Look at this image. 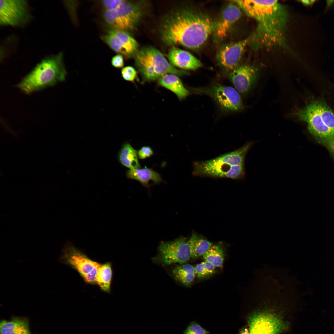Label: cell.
<instances>
[{
    "label": "cell",
    "mask_w": 334,
    "mask_h": 334,
    "mask_svg": "<svg viewBox=\"0 0 334 334\" xmlns=\"http://www.w3.org/2000/svg\"><path fill=\"white\" fill-rule=\"evenodd\" d=\"M253 306L247 317L250 334H281L289 328L287 317L300 294L293 282L280 275L262 273L252 281Z\"/></svg>",
    "instance_id": "cell-1"
},
{
    "label": "cell",
    "mask_w": 334,
    "mask_h": 334,
    "mask_svg": "<svg viewBox=\"0 0 334 334\" xmlns=\"http://www.w3.org/2000/svg\"><path fill=\"white\" fill-rule=\"evenodd\" d=\"M256 23L250 40L255 49L282 46L286 40L288 14L285 6L277 0H235Z\"/></svg>",
    "instance_id": "cell-2"
},
{
    "label": "cell",
    "mask_w": 334,
    "mask_h": 334,
    "mask_svg": "<svg viewBox=\"0 0 334 334\" xmlns=\"http://www.w3.org/2000/svg\"><path fill=\"white\" fill-rule=\"evenodd\" d=\"M215 21L203 12L189 8L175 10L164 19L161 36L168 45H181L197 49L213 33Z\"/></svg>",
    "instance_id": "cell-3"
},
{
    "label": "cell",
    "mask_w": 334,
    "mask_h": 334,
    "mask_svg": "<svg viewBox=\"0 0 334 334\" xmlns=\"http://www.w3.org/2000/svg\"><path fill=\"white\" fill-rule=\"evenodd\" d=\"M254 143L249 142L234 151L209 160L193 163V175L234 179L245 176L244 162L248 151Z\"/></svg>",
    "instance_id": "cell-4"
},
{
    "label": "cell",
    "mask_w": 334,
    "mask_h": 334,
    "mask_svg": "<svg viewBox=\"0 0 334 334\" xmlns=\"http://www.w3.org/2000/svg\"><path fill=\"white\" fill-rule=\"evenodd\" d=\"M66 75L63 54L60 52L42 59L23 79L17 87L24 93L30 94L64 81Z\"/></svg>",
    "instance_id": "cell-5"
},
{
    "label": "cell",
    "mask_w": 334,
    "mask_h": 334,
    "mask_svg": "<svg viewBox=\"0 0 334 334\" xmlns=\"http://www.w3.org/2000/svg\"><path fill=\"white\" fill-rule=\"evenodd\" d=\"M295 114L306 123L310 132L319 140L334 135V112L324 102L312 101Z\"/></svg>",
    "instance_id": "cell-6"
},
{
    "label": "cell",
    "mask_w": 334,
    "mask_h": 334,
    "mask_svg": "<svg viewBox=\"0 0 334 334\" xmlns=\"http://www.w3.org/2000/svg\"><path fill=\"white\" fill-rule=\"evenodd\" d=\"M135 57V65L143 83L159 79L168 74L178 76L188 74L187 72L173 67L158 50L153 47L143 48L138 51Z\"/></svg>",
    "instance_id": "cell-7"
},
{
    "label": "cell",
    "mask_w": 334,
    "mask_h": 334,
    "mask_svg": "<svg viewBox=\"0 0 334 334\" xmlns=\"http://www.w3.org/2000/svg\"><path fill=\"white\" fill-rule=\"evenodd\" d=\"M61 260L76 270L87 283L96 284L98 269L101 264L89 258L69 242L63 247Z\"/></svg>",
    "instance_id": "cell-8"
},
{
    "label": "cell",
    "mask_w": 334,
    "mask_h": 334,
    "mask_svg": "<svg viewBox=\"0 0 334 334\" xmlns=\"http://www.w3.org/2000/svg\"><path fill=\"white\" fill-rule=\"evenodd\" d=\"M191 258L188 241L184 238L180 237L172 241L161 242L158 247V254L153 260L164 265L174 263L183 264Z\"/></svg>",
    "instance_id": "cell-9"
},
{
    "label": "cell",
    "mask_w": 334,
    "mask_h": 334,
    "mask_svg": "<svg viewBox=\"0 0 334 334\" xmlns=\"http://www.w3.org/2000/svg\"><path fill=\"white\" fill-rule=\"evenodd\" d=\"M31 18V15L26 1H0L1 25L21 26L27 23Z\"/></svg>",
    "instance_id": "cell-10"
},
{
    "label": "cell",
    "mask_w": 334,
    "mask_h": 334,
    "mask_svg": "<svg viewBox=\"0 0 334 334\" xmlns=\"http://www.w3.org/2000/svg\"><path fill=\"white\" fill-rule=\"evenodd\" d=\"M112 10V24L113 29L126 32L135 29L142 15V8L139 3L125 0Z\"/></svg>",
    "instance_id": "cell-11"
},
{
    "label": "cell",
    "mask_w": 334,
    "mask_h": 334,
    "mask_svg": "<svg viewBox=\"0 0 334 334\" xmlns=\"http://www.w3.org/2000/svg\"><path fill=\"white\" fill-rule=\"evenodd\" d=\"M195 91L207 94L212 97L223 110L236 111L242 109V99L238 92L234 88L219 84L207 88H195Z\"/></svg>",
    "instance_id": "cell-12"
},
{
    "label": "cell",
    "mask_w": 334,
    "mask_h": 334,
    "mask_svg": "<svg viewBox=\"0 0 334 334\" xmlns=\"http://www.w3.org/2000/svg\"><path fill=\"white\" fill-rule=\"evenodd\" d=\"M249 39L225 44L219 49L216 54L217 61L224 69L231 71L239 66Z\"/></svg>",
    "instance_id": "cell-13"
},
{
    "label": "cell",
    "mask_w": 334,
    "mask_h": 334,
    "mask_svg": "<svg viewBox=\"0 0 334 334\" xmlns=\"http://www.w3.org/2000/svg\"><path fill=\"white\" fill-rule=\"evenodd\" d=\"M242 13L239 7L233 3L228 4L215 21L214 34L215 39L221 41L227 36L233 25L240 18Z\"/></svg>",
    "instance_id": "cell-14"
},
{
    "label": "cell",
    "mask_w": 334,
    "mask_h": 334,
    "mask_svg": "<svg viewBox=\"0 0 334 334\" xmlns=\"http://www.w3.org/2000/svg\"><path fill=\"white\" fill-rule=\"evenodd\" d=\"M258 74V70L255 67L244 65L231 71L229 77L235 88L239 92L245 93L254 83Z\"/></svg>",
    "instance_id": "cell-15"
},
{
    "label": "cell",
    "mask_w": 334,
    "mask_h": 334,
    "mask_svg": "<svg viewBox=\"0 0 334 334\" xmlns=\"http://www.w3.org/2000/svg\"><path fill=\"white\" fill-rule=\"evenodd\" d=\"M167 57L171 64L181 69L195 70L202 65L201 62L190 53L174 46L169 50Z\"/></svg>",
    "instance_id": "cell-16"
},
{
    "label": "cell",
    "mask_w": 334,
    "mask_h": 334,
    "mask_svg": "<svg viewBox=\"0 0 334 334\" xmlns=\"http://www.w3.org/2000/svg\"><path fill=\"white\" fill-rule=\"evenodd\" d=\"M158 84L173 92L180 100L185 98L189 94L178 75L174 74H168L164 75L158 79Z\"/></svg>",
    "instance_id": "cell-17"
},
{
    "label": "cell",
    "mask_w": 334,
    "mask_h": 334,
    "mask_svg": "<svg viewBox=\"0 0 334 334\" xmlns=\"http://www.w3.org/2000/svg\"><path fill=\"white\" fill-rule=\"evenodd\" d=\"M126 176L129 179L139 181L146 187H149L150 181H152L155 184H158L162 181L159 173L146 167L142 169H129L126 171Z\"/></svg>",
    "instance_id": "cell-18"
},
{
    "label": "cell",
    "mask_w": 334,
    "mask_h": 334,
    "mask_svg": "<svg viewBox=\"0 0 334 334\" xmlns=\"http://www.w3.org/2000/svg\"><path fill=\"white\" fill-rule=\"evenodd\" d=\"M1 334H22L29 331L28 321L19 318L10 321L3 320L0 323Z\"/></svg>",
    "instance_id": "cell-19"
},
{
    "label": "cell",
    "mask_w": 334,
    "mask_h": 334,
    "mask_svg": "<svg viewBox=\"0 0 334 334\" xmlns=\"http://www.w3.org/2000/svg\"><path fill=\"white\" fill-rule=\"evenodd\" d=\"M118 158L121 163L130 169L140 168L137 151L129 143L124 144L119 152Z\"/></svg>",
    "instance_id": "cell-20"
},
{
    "label": "cell",
    "mask_w": 334,
    "mask_h": 334,
    "mask_svg": "<svg viewBox=\"0 0 334 334\" xmlns=\"http://www.w3.org/2000/svg\"><path fill=\"white\" fill-rule=\"evenodd\" d=\"M191 253V258L195 259L203 256L213 245L210 241L193 233L188 240Z\"/></svg>",
    "instance_id": "cell-21"
},
{
    "label": "cell",
    "mask_w": 334,
    "mask_h": 334,
    "mask_svg": "<svg viewBox=\"0 0 334 334\" xmlns=\"http://www.w3.org/2000/svg\"><path fill=\"white\" fill-rule=\"evenodd\" d=\"M110 31L118 38L126 57L135 56L138 51V44L136 40L126 32L113 29Z\"/></svg>",
    "instance_id": "cell-22"
},
{
    "label": "cell",
    "mask_w": 334,
    "mask_h": 334,
    "mask_svg": "<svg viewBox=\"0 0 334 334\" xmlns=\"http://www.w3.org/2000/svg\"><path fill=\"white\" fill-rule=\"evenodd\" d=\"M172 273L175 279L186 286L191 285L196 275L195 267L188 264L176 265Z\"/></svg>",
    "instance_id": "cell-23"
},
{
    "label": "cell",
    "mask_w": 334,
    "mask_h": 334,
    "mask_svg": "<svg viewBox=\"0 0 334 334\" xmlns=\"http://www.w3.org/2000/svg\"><path fill=\"white\" fill-rule=\"evenodd\" d=\"M112 272L110 263L101 264L97 272L96 284L103 291L109 293Z\"/></svg>",
    "instance_id": "cell-24"
},
{
    "label": "cell",
    "mask_w": 334,
    "mask_h": 334,
    "mask_svg": "<svg viewBox=\"0 0 334 334\" xmlns=\"http://www.w3.org/2000/svg\"><path fill=\"white\" fill-rule=\"evenodd\" d=\"M223 250L220 246L212 245L203 256L205 261L208 262L216 267H222L224 259Z\"/></svg>",
    "instance_id": "cell-25"
},
{
    "label": "cell",
    "mask_w": 334,
    "mask_h": 334,
    "mask_svg": "<svg viewBox=\"0 0 334 334\" xmlns=\"http://www.w3.org/2000/svg\"><path fill=\"white\" fill-rule=\"evenodd\" d=\"M101 39L114 51L122 55L126 56L120 42L117 37L110 30L106 34L102 36Z\"/></svg>",
    "instance_id": "cell-26"
},
{
    "label": "cell",
    "mask_w": 334,
    "mask_h": 334,
    "mask_svg": "<svg viewBox=\"0 0 334 334\" xmlns=\"http://www.w3.org/2000/svg\"><path fill=\"white\" fill-rule=\"evenodd\" d=\"M195 274L203 279L209 277L216 272V267L210 263L204 261L195 267Z\"/></svg>",
    "instance_id": "cell-27"
},
{
    "label": "cell",
    "mask_w": 334,
    "mask_h": 334,
    "mask_svg": "<svg viewBox=\"0 0 334 334\" xmlns=\"http://www.w3.org/2000/svg\"><path fill=\"white\" fill-rule=\"evenodd\" d=\"M121 72L122 77L126 81L133 82L136 79L137 73L132 66H128L124 67L122 69Z\"/></svg>",
    "instance_id": "cell-28"
},
{
    "label": "cell",
    "mask_w": 334,
    "mask_h": 334,
    "mask_svg": "<svg viewBox=\"0 0 334 334\" xmlns=\"http://www.w3.org/2000/svg\"><path fill=\"white\" fill-rule=\"evenodd\" d=\"M208 331L195 322L191 323L185 331L184 334H208Z\"/></svg>",
    "instance_id": "cell-29"
},
{
    "label": "cell",
    "mask_w": 334,
    "mask_h": 334,
    "mask_svg": "<svg viewBox=\"0 0 334 334\" xmlns=\"http://www.w3.org/2000/svg\"><path fill=\"white\" fill-rule=\"evenodd\" d=\"M124 0H105L101 2L104 10H112L118 7Z\"/></svg>",
    "instance_id": "cell-30"
},
{
    "label": "cell",
    "mask_w": 334,
    "mask_h": 334,
    "mask_svg": "<svg viewBox=\"0 0 334 334\" xmlns=\"http://www.w3.org/2000/svg\"><path fill=\"white\" fill-rule=\"evenodd\" d=\"M153 152L152 148L148 146L142 147L138 152V157L140 159H144L152 156Z\"/></svg>",
    "instance_id": "cell-31"
},
{
    "label": "cell",
    "mask_w": 334,
    "mask_h": 334,
    "mask_svg": "<svg viewBox=\"0 0 334 334\" xmlns=\"http://www.w3.org/2000/svg\"><path fill=\"white\" fill-rule=\"evenodd\" d=\"M334 155V135L319 140Z\"/></svg>",
    "instance_id": "cell-32"
},
{
    "label": "cell",
    "mask_w": 334,
    "mask_h": 334,
    "mask_svg": "<svg viewBox=\"0 0 334 334\" xmlns=\"http://www.w3.org/2000/svg\"><path fill=\"white\" fill-rule=\"evenodd\" d=\"M112 65L116 68H121L124 65V61L122 55L118 54L113 56L111 61Z\"/></svg>",
    "instance_id": "cell-33"
},
{
    "label": "cell",
    "mask_w": 334,
    "mask_h": 334,
    "mask_svg": "<svg viewBox=\"0 0 334 334\" xmlns=\"http://www.w3.org/2000/svg\"><path fill=\"white\" fill-rule=\"evenodd\" d=\"M301 2L304 5L309 6L312 5L315 1V0H302Z\"/></svg>",
    "instance_id": "cell-34"
},
{
    "label": "cell",
    "mask_w": 334,
    "mask_h": 334,
    "mask_svg": "<svg viewBox=\"0 0 334 334\" xmlns=\"http://www.w3.org/2000/svg\"><path fill=\"white\" fill-rule=\"evenodd\" d=\"M239 334H250L249 330L247 328H244L242 329Z\"/></svg>",
    "instance_id": "cell-35"
},
{
    "label": "cell",
    "mask_w": 334,
    "mask_h": 334,
    "mask_svg": "<svg viewBox=\"0 0 334 334\" xmlns=\"http://www.w3.org/2000/svg\"><path fill=\"white\" fill-rule=\"evenodd\" d=\"M22 334H31L30 331H28L26 332H25Z\"/></svg>",
    "instance_id": "cell-36"
}]
</instances>
